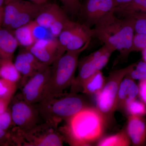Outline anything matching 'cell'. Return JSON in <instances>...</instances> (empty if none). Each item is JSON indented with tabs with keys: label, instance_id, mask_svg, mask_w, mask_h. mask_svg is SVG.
<instances>
[{
	"label": "cell",
	"instance_id": "cell-38",
	"mask_svg": "<svg viewBox=\"0 0 146 146\" xmlns=\"http://www.w3.org/2000/svg\"><path fill=\"white\" fill-rule=\"evenodd\" d=\"M28 1L39 5H43L47 3L48 0H28Z\"/></svg>",
	"mask_w": 146,
	"mask_h": 146
},
{
	"label": "cell",
	"instance_id": "cell-34",
	"mask_svg": "<svg viewBox=\"0 0 146 146\" xmlns=\"http://www.w3.org/2000/svg\"><path fill=\"white\" fill-rule=\"evenodd\" d=\"M13 145L10 131H6L0 127V146Z\"/></svg>",
	"mask_w": 146,
	"mask_h": 146
},
{
	"label": "cell",
	"instance_id": "cell-41",
	"mask_svg": "<svg viewBox=\"0 0 146 146\" xmlns=\"http://www.w3.org/2000/svg\"><path fill=\"white\" fill-rule=\"evenodd\" d=\"M141 12H145L146 13V1L145 3L144 4L143 6V7H142V9L141 11Z\"/></svg>",
	"mask_w": 146,
	"mask_h": 146
},
{
	"label": "cell",
	"instance_id": "cell-9",
	"mask_svg": "<svg viewBox=\"0 0 146 146\" xmlns=\"http://www.w3.org/2000/svg\"><path fill=\"white\" fill-rule=\"evenodd\" d=\"M33 105L25 102L20 95L14 96L9 106L15 127L21 130L26 131L38 124L40 115Z\"/></svg>",
	"mask_w": 146,
	"mask_h": 146
},
{
	"label": "cell",
	"instance_id": "cell-3",
	"mask_svg": "<svg viewBox=\"0 0 146 146\" xmlns=\"http://www.w3.org/2000/svg\"><path fill=\"white\" fill-rule=\"evenodd\" d=\"M91 41L89 39L79 49L66 51L53 63L49 79L41 101L60 96L65 89L71 86L75 78L79 56L88 48Z\"/></svg>",
	"mask_w": 146,
	"mask_h": 146
},
{
	"label": "cell",
	"instance_id": "cell-27",
	"mask_svg": "<svg viewBox=\"0 0 146 146\" xmlns=\"http://www.w3.org/2000/svg\"><path fill=\"white\" fill-rule=\"evenodd\" d=\"M125 110L128 115L144 117L146 115V104L136 99L128 104Z\"/></svg>",
	"mask_w": 146,
	"mask_h": 146
},
{
	"label": "cell",
	"instance_id": "cell-11",
	"mask_svg": "<svg viewBox=\"0 0 146 146\" xmlns=\"http://www.w3.org/2000/svg\"><path fill=\"white\" fill-rule=\"evenodd\" d=\"M25 48L48 66L52 65L62 55L59 50L57 38L37 39L33 45Z\"/></svg>",
	"mask_w": 146,
	"mask_h": 146
},
{
	"label": "cell",
	"instance_id": "cell-19",
	"mask_svg": "<svg viewBox=\"0 0 146 146\" xmlns=\"http://www.w3.org/2000/svg\"><path fill=\"white\" fill-rule=\"evenodd\" d=\"M93 37L92 29L84 24H80L65 48V51L66 52L79 49Z\"/></svg>",
	"mask_w": 146,
	"mask_h": 146
},
{
	"label": "cell",
	"instance_id": "cell-22",
	"mask_svg": "<svg viewBox=\"0 0 146 146\" xmlns=\"http://www.w3.org/2000/svg\"><path fill=\"white\" fill-rule=\"evenodd\" d=\"M0 78L19 84L22 76L12 61V59H1Z\"/></svg>",
	"mask_w": 146,
	"mask_h": 146
},
{
	"label": "cell",
	"instance_id": "cell-15",
	"mask_svg": "<svg viewBox=\"0 0 146 146\" xmlns=\"http://www.w3.org/2000/svg\"><path fill=\"white\" fill-rule=\"evenodd\" d=\"M64 11L56 4L47 3L42 5L34 21L38 26L49 30L54 22Z\"/></svg>",
	"mask_w": 146,
	"mask_h": 146
},
{
	"label": "cell",
	"instance_id": "cell-40",
	"mask_svg": "<svg viewBox=\"0 0 146 146\" xmlns=\"http://www.w3.org/2000/svg\"><path fill=\"white\" fill-rule=\"evenodd\" d=\"M142 51V56H143V59L144 61L146 63V48L144 49Z\"/></svg>",
	"mask_w": 146,
	"mask_h": 146
},
{
	"label": "cell",
	"instance_id": "cell-33",
	"mask_svg": "<svg viewBox=\"0 0 146 146\" xmlns=\"http://www.w3.org/2000/svg\"><path fill=\"white\" fill-rule=\"evenodd\" d=\"M65 8L70 12L77 13L80 10L81 4L80 0H60Z\"/></svg>",
	"mask_w": 146,
	"mask_h": 146
},
{
	"label": "cell",
	"instance_id": "cell-28",
	"mask_svg": "<svg viewBox=\"0 0 146 146\" xmlns=\"http://www.w3.org/2000/svg\"><path fill=\"white\" fill-rule=\"evenodd\" d=\"M70 20L68 18L65 11L54 22L49 30L53 38H57L60 33L68 25Z\"/></svg>",
	"mask_w": 146,
	"mask_h": 146
},
{
	"label": "cell",
	"instance_id": "cell-24",
	"mask_svg": "<svg viewBox=\"0 0 146 146\" xmlns=\"http://www.w3.org/2000/svg\"><path fill=\"white\" fill-rule=\"evenodd\" d=\"M80 25V24L78 23L70 21L58 36V42L61 54L63 55L66 52L65 48L70 41Z\"/></svg>",
	"mask_w": 146,
	"mask_h": 146
},
{
	"label": "cell",
	"instance_id": "cell-20",
	"mask_svg": "<svg viewBox=\"0 0 146 146\" xmlns=\"http://www.w3.org/2000/svg\"><path fill=\"white\" fill-rule=\"evenodd\" d=\"M26 1L13 0L4 6L3 19L2 27L8 29L20 13Z\"/></svg>",
	"mask_w": 146,
	"mask_h": 146
},
{
	"label": "cell",
	"instance_id": "cell-30",
	"mask_svg": "<svg viewBox=\"0 0 146 146\" xmlns=\"http://www.w3.org/2000/svg\"><path fill=\"white\" fill-rule=\"evenodd\" d=\"M127 75L133 80H141L146 79V62L145 61L139 62Z\"/></svg>",
	"mask_w": 146,
	"mask_h": 146
},
{
	"label": "cell",
	"instance_id": "cell-7",
	"mask_svg": "<svg viewBox=\"0 0 146 146\" xmlns=\"http://www.w3.org/2000/svg\"><path fill=\"white\" fill-rule=\"evenodd\" d=\"M108 48V47L104 45L99 49L86 56L78 63V74L71 86V93L82 91L84 82L106 65L110 59L109 55L105 53Z\"/></svg>",
	"mask_w": 146,
	"mask_h": 146
},
{
	"label": "cell",
	"instance_id": "cell-31",
	"mask_svg": "<svg viewBox=\"0 0 146 146\" xmlns=\"http://www.w3.org/2000/svg\"><path fill=\"white\" fill-rule=\"evenodd\" d=\"M11 111L9 106L5 111L0 114V127L6 131H10L11 128L14 127Z\"/></svg>",
	"mask_w": 146,
	"mask_h": 146
},
{
	"label": "cell",
	"instance_id": "cell-8",
	"mask_svg": "<svg viewBox=\"0 0 146 146\" xmlns=\"http://www.w3.org/2000/svg\"><path fill=\"white\" fill-rule=\"evenodd\" d=\"M116 7L113 0H85L80 10L84 23L91 28L102 25L115 16Z\"/></svg>",
	"mask_w": 146,
	"mask_h": 146
},
{
	"label": "cell",
	"instance_id": "cell-14",
	"mask_svg": "<svg viewBox=\"0 0 146 146\" xmlns=\"http://www.w3.org/2000/svg\"><path fill=\"white\" fill-rule=\"evenodd\" d=\"M139 94L138 86L134 80L127 75L123 79L118 91L117 110H124L126 106L136 99Z\"/></svg>",
	"mask_w": 146,
	"mask_h": 146
},
{
	"label": "cell",
	"instance_id": "cell-21",
	"mask_svg": "<svg viewBox=\"0 0 146 146\" xmlns=\"http://www.w3.org/2000/svg\"><path fill=\"white\" fill-rule=\"evenodd\" d=\"M106 78L101 71H98L84 82L82 92L88 95L98 94L103 88Z\"/></svg>",
	"mask_w": 146,
	"mask_h": 146
},
{
	"label": "cell",
	"instance_id": "cell-18",
	"mask_svg": "<svg viewBox=\"0 0 146 146\" xmlns=\"http://www.w3.org/2000/svg\"><path fill=\"white\" fill-rule=\"evenodd\" d=\"M37 25L34 21L13 30V34L18 45L25 48L32 46L36 41L34 30Z\"/></svg>",
	"mask_w": 146,
	"mask_h": 146
},
{
	"label": "cell",
	"instance_id": "cell-37",
	"mask_svg": "<svg viewBox=\"0 0 146 146\" xmlns=\"http://www.w3.org/2000/svg\"><path fill=\"white\" fill-rule=\"evenodd\" d=\"M11 100L0 98V114L8 108Z\"/></svg>",
	"mask_w": 146,
	"mask_h": 146
},
{
	"label": "cell",
	"instance_id": "cell-2",
	"mask_svg": "<svg viewBox=\"0 0 146 146\" xmlns=\"http://www.w3.org/2000/svg\"><path fill=\"white\" fill-rule=\"evenodd\" d=\"M93 37L114 51H118L121 56L126 57L133 45L134 25L129 17L119 19L116 16L105 23L92 29Z\"/></svg>",
	"mask_w": 146,
	"mask_h": 146
},
{
	"label": "cell",
	"instance_id": "cell-23",
	"mask_svg": "<svg viewBox=\"0 0 146 146\" xmlns=\"http://www.w3.org/2000/svg\"><path fill=\"white\" fill-rule=\"evenodd\" d=\"M131 144L126 130L123 129L119 133L106 136L100 139L97 143L98 146H127Z\"/></svg>",
	"mask_w": 146,
	"mask_h": 146
},
{
	"label": "cell",
	"instance_id": "cell-29",
	"mask_svg": "<svg viewBox=\"0 0 146 146\" xmlns=\"http://www.w3.org/2000/svg\"><path fill=\"white\" fill-rule=\"evenodd\" d=\"M146 0H132L127 6L123 8L116 9L115 13L124 17L128 14L141 11Z\"/></svg>",
	"mask_w": 146,
	"mask_h": 146
},
{
	"label": "cell",
	"instance_id": "cell-44",
	"mask_svg": "<svg viewBox=\"0 0 146 146\" xmlns=\"http://www.w3.org/2000/svg\"><path fill=\"white\" fill-rule=\"evenodd\" d=\"M1 59H0V61H1Z\"/></svg>",
	"mask_w": 146,
	"mask_h": 146
},
{
	"label": "cell",
	"instance_id": "cell-25",
	"mask_svg": "<svg viewBox=\"0 0 146 146\" xmlns=\"http://www.w3.org/2000/svg\"><path fill=\"white\" fill-rule=\"evenodd\" d=\"M18 86V83L0 78V98L12 100Z\"/></svg>",
	"mask_w": 146,
	"mask_h": 146
},
{
	"label": "cell",
	"instance_id": "cell-13",
	"mask_svg": "<svg viewBox=\"0 0 146 146\" xmlns=\"http://www.w3.org/2000/svg\"><path fill=\"white\" fill-rule=\"evenodd\" d=\"M126 131L133 146L146 145V119L144 117L129 115Z\"/></svg>",
	"mask_w": 146,
	"mask_h": 146
},
{
	"label": "cell",
	"instance_id": "cell-36",
	"mask_svg": "<svg viewBox=\"0 0 146 146\" xmlns=\"http://www.w3.org/2000/svg\"><path fill=\"white\" fill-rule=\"evenodd\" d=\"M132 0H113L116 5V9L123 8L127 6Z\"/></svg>",
	"mask_w": 146,
	"mask_h": 146
},
{
	"label": "cell",
	"instance_id": "cell-35",
	"mask_svg": "<svg viewBox=\"0 0 146 146\" xmlns=\"http://www.w3.org/2000/svg\"><path fill=\"white\" fill-rule=\"evenodd\" d=\"M138 86L139 89L138 96L141 100L146 104V79L140 80Z\"/></svg>",
	"mask_w": 146,
	"mask_h": 146
},
{
	"label": "cell",
	"instance_id": "cell-43",
	"mask_svg": "<svg viewBox=\"0 0 146 146\" xmlns=\"http://www.w3.org/2000/svg\"><path fill=\"white\" fill-rule=\"evenodd\" d=\"M13 0H5V5L7 4V3L10 2L12 1Z\"/></svg>",
	"mask_w": 146,
	"mask_h": 146
},
{
	"label": "cell",
	"instance_id": "cell-39",
	"mask_svg": "<svg viewBox=\"0 0 146 146\" xmlns=\"http://www.w3.org/2000/svg\"><path fill=\"white\" fill-rule=\"evenodd\" d=\"M4 6L0 7V29L2 27L3 19Z\"/></svg>",
	"mask_w": 146,
	"mask_h": 146
},
{
	"label": "cell",
	"instance_id": "cell-42",
	"mask_svg": "<svg viewBox=\"0 0 146 146\" xmlns=\"http://www.w3.org/2000/svg\"><path fill=\"white\" fill-rule=\"evenodd\" d=\"M5 5V0H0V7L4 6Z\"/></svg>",
	"mask_w": 146,
	"mask_h": 146
},
{
	"label": "cell",
	"instance_id": "cell-32",
	"mask_svg": "<svg viewBox=\"0 0 146 146\" xmlns=\"http://www.w3.org/2000/svg\"><path fill=\"white\" fill-rule=\"evenodd\" d=\"M146 48V33H136L133 37L131 52L143 50Z\"/></svg>",
	"mask_w": 146,
	"mask_h": 146
},
{
	"label": "cell",
	"instance_id": "cell-4",
	"mask_svg": "<svg viewBox=\"0 0 146 146\" xmlns=\"http://www.w3.org/2000/svg\"><path fill=\"white\" fill-rule=\"evenodd\" d=\"M39 115L45 121L59 123L68 121L87 107L86 100L77 93L63 94L36 104Z\"/></svg>",
	"mask_w": 146,
	"mask_h": 146
},
{
	"label": "cell",
	"instance_id": "cell-10",
	"mask_svg": "<svg viewBox=\"0 0 146 146\" xmlns=\"http://www.w3.org/2000/svg\"><path fill=\"white\" fill-rule=\"evenodd\" d=\"M50 74L51 67L48 66L29 79L21 87V98L31 104L41 101Z\"/></svg>",
	"mask_w": 146,
	"mask_h": 146
},
{
	"label": "cell",
	"instance_id": "cell-16",
	"mask_svg": "<svg viewBox=\"0 0 146 146\" xmlns=\"http://www.w3.org/2000/svg\"><path fill=\"white\" fill-rule=\"evenodd\" d=\"M42 5H39L29 1H26L20 13L8 29L14 30L34 21L38 15Z\"/></svg>",
	"mask_w": 146,
	"mask_h": 146
},
{
	"label": "cell",
	"instance_id": "cell-26",
	"mask_svg": "<svg viewBox=\"0 0 146 146\" xmlns=\"http://www.w3.org/2000/svg\"><path fill=\"white\" fill-rule=\"evenodd\" d=\"M132 19L134 25V31L136 33L141 34L146 33V13L145 12H134L125 16Z\"/></svg>",
	"mask_w": 146,
	"mask_h": 146
},
{
	"label": "cell",
	"instance_id": "cell-1",
	"mask_svg": "<svg viewBox=\"0 0 146 146\" xmlns=\"http://www.w3.org/2000/svg\"><path fill=\"white\" fill-rule=\"evenodd\" d=\"M67 127L72 145L89 146L102 137L106 125L96 108L87 106L68 120Z\"/></svg>",
	"mask_w": 146,
	"mask_h": 146
},
{
	"label": "cell",
	"instance_id": "cell-17",
	"mask_svg": "<svg viewBox=\"0 0 146 146\" xmlns=\"http://www.w3.org/2000/svg\"><path fill=\"white\" fill-rule=\"evenodd\" d=\"M19 46L13 32L7 29H0V59H12Z\"/></svg>",
	"mask_w": 146,
	"mask_h": 146
},
{
	"label": "cell",
	"instance_id": "cell-12",
	"mask_svg": "<svg viewBox=\"0 0 146 146\" xmlns=\"http://www.w3.org/2000/svg\"><path fill=\"white\" fill-rule=\"evenodd\" d=\"M14 63L22 76L19 83L21 87L33 76L49 66L41 62L25 48L18 53Z\"/></svg>",
	"mask_w": 146,
	"mask_h": 146
},
{
	"label": "cell",
	"instance_id": "cell-5",
	"mask_svg": "<svg viewBox=\"0 0 146 146\" xmlns=\"http://www.w3.org/2000/svg\"><path fill=\"white\" fill-rule=\"evenodd\" d=\"M58 123L45 121L30 129L21 130L14 127L10 131L13 145L21 146H61L63 137L58 131Z\"/></svg>",
	"mask_w": 146,
	"mask_h": 146
},
{
	"label": "cell",
	"instance_id": "cell-6",
	"mask_svg": "<svg viewBox=\"0 0 146 146\" xmlns=\"http://www.w3.org/2000/svg\"><path fill=\"white\" fill-rule=\"evenodd\" d=\"M136 64L110 72L106 78L103 88L96 94V108L106 125L112 119L117 110L118 91L120 84L128 73L133 70Z\"/></svg>",
	"mask_w": 146,
	"mask_h": 146
},
{
	"label": "cell",
	"instance_id": "cell-45",
	"mask_svg": "<svg viewBox=\"0 0 146 146\" xmlns=\"http://www.w3.org/2000/svg\"></svg>",
	"mask_w": 146,
	"mask_h": 146
}]
</instances>
